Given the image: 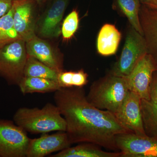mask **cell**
Here are the masks:
<instances>
[{"mask_svg":"<svg viewBox=\"0 0 157 157\" xmlns=\"http://www.w3.org/2000/svg\"><path fill=\"white\" fill-rule=\"evenodd\" d=\"M54 100L65 119L72 144L91 143L116 151L117 135L130 132L113 113L92 105L83 87L61 88L55 92Z\"/></svg>","mask_w":157,"mask_h":157,"instance_id":"obj_1","label":"cell"},{"mask_svg":"<svg viewBox=\"0 0 157 157\" xmlns=\"http://www.w3.org/2000/svg\"><path fill=\"white\" fill-rule=\"evenodd\" d=\"M13 121L26 132L46 134L66 132V123L56 105L48 103L42 108L21 107L13 116Z\"/></svg>","mask_w":157,"mask_h":157,"instance_id":"obj_2","label":"cell"},{"mask_svg":"<svg viewBox=\"0 0 157 157\" xmlns=\"http://www.w3.org/2000/svg\"><path fill=\"white\" fill-rule=\"evenodd\" d=\"M129 91L125 77L109 73L93 82L86 97L93 106L114 114L123 103Z\"/></svg>","mask_w":157,"mask_h":157,"instance_id":"obj_3","label":"cell"},{"mask_svg":"<svg viewBox=\"0 0 157 157\" xmlns=\"http://www.w3.org/2000/svg\"><path fill=\"white\" fill-rule=\"evenodd\" d=\"M26 42L14 40L0 48V77L9 85H17L24 77L27 60Z\"/></svg>","mask_w":157,"mask_h":157,"instance_id":"obj_4","label":"cell"},{"mask_svg":"<svg viewBox=\"0 0 157 157\" xmlns=\"http://www.w3.org/2000/svg\"><path fill=\"white\" fill-rule=\"evenodd\" d=\"M147 53L146 42L143 36L130 25L127 29L124 45L120 56L109 73L116 76L126 77L138 60Z\"/></svg>","mask_w":157,"mask_h":157,"instance_id":"obj_5","label":"cell"},{"mask_svg":"<svg viewBox=\"0 0 157 157\" xmlns=\"http://www.w3.org/2000/svg\"><path fill=\"white\" fill-rule=\"evenodd\" d=\"M30 138L14 121L0 120V157H25Z\"/></svg>","mask_w":157,"mask_h":157,"instance_id":"obj_6","label":"cell"},{"mask_svg":"<svg viewBox=\"0 0 157 157\" xmlns=\"http://www.w3.org/2000/svg\"><path fill=\"white\" fill-rule=\"evenodd\" d=\"M157 70L154 61L148 53L138 60L130 74L125 77L129 91L137 94L141 99H150L153 74Z\"/></svg>","mask_w":157,"mask_h":157,"instance_id":"obj_7","label":"cell"},{"mask_svg":"<svg viewBox=\"0 0 157 157\" xmlns=\"http://www.w3.org/2000/svg\"><path fill=\"white\" fill-rule=\"evenodd\" d=\"M116 145L121 157H157V139L132 133L117 135Z\"/></svg>","mask_w":157,"mask_h":157,"instance_id":"obj_8","label":"cell"},{"mask_svg":"<svg viewBox=\"0 0 157 157\" xmlns=\"http://www.w3.org/2000/svg\"><path fill=\"white\" fill-rule=\"evenodd\" d=\"M140 102V97L129 91L123 103L114 114L121 124L129 132L140 136H146Z\"/></svg>","mask_w":157,"mask_h":157,"instance_id":"obj_9","label":"cell"},{"mask_svg":"<svg viewBox=\"0 0 157 157\" xmlns=\"http://www.w3.org/2000/svg\"><path fill=\"white\" fill-rule=\"evenodd\" d=\"M35 2V0H14L12 5L14 29L20 37L25 42L36 36Z\"/></svg>","mask_w":157,"mask_h":157,"instance_id":"obj_10","label":"cell"},{"mask_svg":"<svg viewBox=\"0 0 157 157\" xmlns=\"http://www.w3.org/2000/svg\"><path fill=\"white\" fill-rule=\"evenodd\" d=\"M72 144L66 132L51 135L43 134L38 138L30 139L26 157L46 156L68 148Z\"/></svg>","mask_w":157,"mask_h":157,"instance_id":"obj_11","label":"cell"},{"mask_svg":"<svg viewBox=\"0 0 157 157\" xmlns=\"http://www.w3.org/2000/svg\"><path fill=\"white\" fill-rule=\"evenodd\" d=\"M69 0H54L39 22L38 33L45 38L57 37L61 33V22Z\"/></svg>","mask_w":157,"mask_h":157,"instance_id":"obj_12","label":"cell"},{"mask_svg":"<svg viewBox=\"0 0 157 157\" xmlns=\"http://www.w3.org/2000/svg\"><path fill=\"white\" fill-rule=\"evenodd\" d=\"M29 56L35 58L59 72L63 70V59L49 43L36 36L26 42Z\"/></svg>","mask_w":157,"mask_h":157,"instance_id":"obj_13","label":"cell"},{"mask_svg":"<svg viewBox=\"0 0 157 157\" xmlns=\"http://www.w3.org/2000/svg\"><path fill=\"white\" fill-rule=\"evenodd\" d=\"M139 17L147 53L157 67V10L141 4Z\"/></svg>","mask_w":157,"mask_h":157,"instance_id":"obj_14","label":"cell"},{"mask_svg":"<svg viewBox=\"0 0 157 157\" xmlns=\"http://www.w3.org/2000/svg\"><path fill=\"white\" fill-rule=\"evenodd\" d=\"M121 35L115 25L106 24L98 33L97 41L98 53L102 56H108L116 53Z\"/></svg>","mask_w":157,"mask_h":157,"instance_id":"obj_15","label":"cell"},{"mask_svg":"<svg viewBox=\"0 0 157 157\" xmlns=\"http://www.w3.org/2000/svg\"><path fill=\"white\" fill-rule=\"evenodd\" d=\"M101 147L91 143H81L76 146H71L63 150L51 157H121V152H108Z\"/></svg>","mask_w":157,"mask_h":157,"instance_id":"obj_16","label":"cell"},{"mask_svg":"<svg viewBox=\"0 0 157 157\" xmlns=\"http://www.w3.org/2000/svg\"><path fill=\"white\" fill-rule=\"evenodd\" d=\"M141 5L140 0H114L113 8L126 17L130 25L143 36L139 17Z\"/></svg>","mask_w":157,"mask_h":157,"instance_id":"obj_17","label":"cell"},{"mask_svg":"<svg viewBox=\"0 0 157 157\" xmlns=\"http://www.w3.org/2000/svg\"><path fill=\"white\" fill-rule=\"evenodd\" d=\"M18 86L23 94L33 93L55 92L61 88L55 80L39 77L24 76Z\"/></svg>","mask_w":157,"mask_h":157,"instance_id":"obj_18","label":"cell"},{"mask_svg":"<svg viewBox=\"0 0 157 157\" xmlns=\"http://www.w3.org/2000/svg\"><path fill=\"white\" fill-rule=\"evenodd\" d=\"M140 104L145 134L157 139V101L141 99Z\"/></svg>","mask_w":157,"mask_h":157,"instance_id":"obj_19","label":"cell"},{"mask_svg":"<svg viewBox=\"0 0 157 157\" xmlns=\"http://www.w3.org/2000/svg\"><path fill=\"white\" fill-rule=\"evenodd\" d=\"M58 73L37 59L28 56L24 76L48 78L57 82Z\"/></svg>","mask_w":157,"mask_h":157,"instance_id":"obj_20","label":"cell"},{"mask_svg":"<svg viewBox=\"0 0 157 157\" xmlns=\"http://www.w3.org/2000/svg\"><path fill=\"white\" fill-rule=\"evenodd\" d=\"M88 75L83 69L78 71H62L58 75L57 82L61 88L83 87L88 82Z\"/></svg>","mask_w":157,"mask_h":157,"instance_id":"obj_21","label":"cell"},{"mask_svg":"<svg viewBox=\"0 0 157 157\" xmlns=\"http://www.w3.org/2000/svg\"><path fill=\"white\" fill-rule=\"evenodd\" d=\"M21 39L14 29L13 23V9L0 17V48L9 42Z\"/></svg>","mask_w":157,"mask_h":157,"instance_id":"obj_22","label":"cell"},{"mask_svg":"<svg viewBox=\"0 0 157 157\" xmlns=\"http://www.w3.org/2000/svg\"><path fill=\"white\" fill-rule=\"evenodd\" d=\"M79 21L78 11L73 9L64 20L62 24L61 34L64 40L67 41L72 39L78 29Z\"/></svg>","mask_w":157,"mask_h":157,"instance_id":"obj_23","label":"cell"},{"mask_svg":"<svg viewBox=\"0 0 157 157\" xmlns=\"http://www.w3.org/2000/svg\"><path fill=\"white\" fill-rule=\"evenodd\" d=\"M13 2V0H0V17L10 11Z\"/></svg>","mask_w":157,"mask_h":157,"instance_id":"obj_24","label":"cell"},{"mask_svg":"<svg viewBox=\"0 0 157 157\" xmlns=\"http://www.w3.org/2000/svg\"><path fill=\"white\" fill-rule=\"evenodd\" d=\"M150 99L157 101V70L153 74L151 85Z\"/></svg>","mask_w":157,"mask_h":157,"instance_id":"obj_25","label":"cell"},{"mask_svg":"<svg viewBox=\"0 0 157 157\" xmlns=\"http://www.w3.org/2000/svg\"><path fill=\"white\" fill-rule=\"evenodd\" d=\"M145 6L157 10V0H148L147 4Z\"/></svg>","mask_w":157,"mask_h":157,"instance_id":"obj_26","label":"cell"},{"mask_svg":"<svg viewBox=\"0 0 157 157\" xmlns=\"http://www.w3.org/2000/svg\"><path fill=\"white\" fill-rule=\"evenodd\" d=\"M37 4L39 6H41L42 4H44L47 0H35Z\"/></svg>","mask_w":157,"mask_h":157,"instance_id":"obj_27","label":"cell"},{"mask_svg":"<svg viewBox=\"0 0 157 157\" xmlns=\"http://www.w3.org/2000/svg\"><path fill=\"white\" fill-rule=\"evenodd\" d=\"M148 0H140V3L143 5H146Z\"/></svg>","mask_w":157,"mask_h":157,"instance_id":"obj_28","label":"cell"},{"mask_svg":"<svg viewBox=\"0 0 157 157\" xmlns=\"http://www.w3.org/2000/svg\"><path fill=\"white\" fill-rule=\"evenodd\" d=\"M13 1H14V0H13Z\"/></svg>","mask_w":157,"mask_h":157,"instance_id":"obj_29","label":"cell"}]
</instances>
